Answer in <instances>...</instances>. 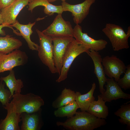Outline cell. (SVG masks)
Instances as JSON below:
<instances>
[{
	"label": "cell",
	"mask_w": 130,
	"mask_h": 130,
	"mask_svg": "<svg viewBox=\"0 0 130 130\" xmlns=\"http://www.w3.org/2000/svg\"><path fill=\"white\" fill-rule=\"evenodd\" d=\"M75 115L64 122H57V125L70 130H93L107 124L104 119L97 118L86 111L76 112Z\"/></svg>",
	"instance_id": "cell-1"
},
{
	"label": "cell",
	"mask_w": 130,
	"mask_h": 130,
	"mask_svg": "<svg viewBox=\"0 0 130 130\" xmlns=\"http://www.w3.org/2000/svg\"><path fill=\"white\" fill-rule=\"evenodd\" d=\"M12 98L11 102L13 108L16 112L20 114L37 111L44 104L43 100L40 96L32 93L24 95L20 93H14Z\"/></svg>",
	"instance_id": "cell-2"
},
{
	"label": "cell",
	"mask_w": 130,
	"mask_h": 130,
	"mask_svg": "<svg viewBox=\"0 0 130 130\" xmlns=\"http://www.w3.org/2000/svg\"><path fill=\"white\" fill-rule=\"evenodd\" d=\"M130 27H128L126 33L119 26L110 23L106 24L102 31L109 39L113 50L117 51L129 48L128 39L130 36Z\"/></svg>",
	"instance_id": "cell-3"
},
{
	"label": "cell",
	"mask_w": 130,
	"mask_h": 130,
	"mask_svg": "<svg viewBox=\"0 0 130 130\" xmlns=\"http://www.w3.org/2000/svg\"><path fill=\"white\" fill-rule=\"evenodd\" d=\"M89 50L74 38L68 45L64 55L62 66L59 77L56 80L58 83L65 80L71 65L75 58L84 52L87 53Z\"/></svg>",
	"instance_id": "cell-4"
},
{
	"label": "cell",
	"mask_w": 130,
	"mask_h": 130,
	"mask_svg": "<svg viewBox=\"0 0 130 130\" xmlns=\"http://www.w3.org/2000/svg\"><path fill=\"white\" fill-rule=\"evenodd\" d=\"M40 45L37 50L39 57L52 73H57L54 63L52 41L51 38L36 29Z\"/></svg>",
	"instance_id": "cell-5"
},
{
	"label": "cell",
	"mask_w": 130,
	"mask_h": 130,
	"mask_svg": "<svg viewBox=\"0 0 130 130\" xmlns=\"http://www.w3.org/2000/svg\"><path fill=\"white\" fill-rule=\"evenodd\" d=\"M42 32L51 39L63 37H74L73 28L70 22L64 20L62 14H58L52 23Z\"/></svg>",
	"instance_id": "cell-6"
},
{
	"label": "cell",
	"mask_w": 130,
	"mask_h": 130,
	"mask_svg": "<svg viewBox=\"0 0 130 130\" xmlns=\"http://www.w3.org/2000/svg\"><path fill=\"white\" fill-rule=\"evenodd\" d=\"M28 58L25 52L18 49L7 54L0 52V73L10 71L16 66L25 65Z\"/></svg>",
	"instance_id": "cell-7"
},
{
	"label": "cell",
	"mask_w": 130,
	"mask_h": 130,
	"mask_svg": "<svg viewBox=\"0 0 130 130\" xmlns=\"http://www.w3.org/2000/svg\"><path fill=\"white\" fill-rule=\"evenodd\" d=\"M102 64L105 75L110 78H114L117 82L126 69V66L124 62L114 55L104 57L102 58Z\"/></svg>",
	"instance_id": "cell-8"
},
{
	"label": "cell",
	"mask_w": 130,
	"mask_h": 130,
	"mask_svg": "<svg viewBox=\"0 0 130 130\" xmlns=\"http://www.w3.org/2000/svg\"><path fill=\"white\" fill-rule=\"evenodd\" d=\"M96 0H85L83 2L75 5L70 4L65 1L61 5L64 11L71 12L74 22L76 24L81 23L88 14L90 8Z\"/></svg>",
	"instance_id": "cell-9"
},
{
	"label": "cell",
	"mask_w": 130,
	"mask_h": 130,
	"mask_svg": "<svg viewBox=\"0 0 130 130\" xmlns=\"http://www.w3.org/2000/svg\"><path fill=\"white\" fill-rule=\"evenodd\" d=\"M73 31L74 37L76 40L89 50L98 52L105 48L107 44V42L104 40L95 39L90 37L87 33L83 32L82 28L79 24L76 25Z\"/></svg>",
	"instance_id": "cell-10"
},
{
	"label": "cell",
	"mask_w": 130,
	"mask_h": 130,
	"mask_svg": "<svg viewBox=\"0 0 130 130\" xmlns=\"http://www.w3.org/2000/svg\"><path fill=\"white\" fill-rule=\"evenodd\" d=\"M73 37L57 38L52 39L53 43L54 63L57 73L59 75L62 66L63 58L67 47L72 40Z\"/></svg>",
	"instance_id": "cell-11"
},
{
	"label": "cell",
	"mask_w": 130,
	"mask_h": 130,
	"mask_svg": "<svg viewBox=\"0 0 130 130\" xmlns=\"http://www.w3.org/2000/svg\"><path fill=\"white\" fill-rule=\"evenodd\" d=\"M29 3V0H15L11 4L0 10L3 24L11 25L16 21L21 11Z\"/></svg>",
	"instance_id": "cell-12"
},
{
	"label": "cell",
	"mask_w": 130,
	"mask_h": 130,
	"mask_svg": "<svg viewBox=\"0 0 130 130\" xmlns=\"http://www.w3.org/2000/svg\"><path fill=\"white\" fill-rule=\"evenodd\" d=\"M106 83V90L100 95L106 102H111L113 100L120 98L126 99L130 98V95L124 92L113 78H107Z\"/></svg>",
	"instance_id": "cell-13"
},
{
	"label": "cell",
	"mask_w": 130,
	"mask_h": 130,
	"mask_svg": "<svg viewBox=\"0 0 130 130\" xmlns=\"http://www.w3.org/2000/svg\"><path fill=\"white\" fill-rule=\"evenodd\" d=\"M3 107L7 110V114L5 119L0 120V130H20L19 123L21 121V114L13 109L11 102Z\"/></svg>",
	"instance_id": "cell-14"
},
{
	"label": "cell",
	"mask_w": 130,
	"mask_h": 130,
	"mask_svg": "<svg viewBox=\"0 0 130 130\" xmlns=\"http://www.w3.org/2000/svg\"><path fill=\"white\" fill-rule=\"evenodd\" d=\"M91 58L94 66V73L98 78L100 92L102 94L105 90L104 88L107 78L102 64V58L98 51L90 50L87 53Z\"/></svg>",
	"instance_id": "cell-15"
},
{
	"label": "cell",
	"mask_w": 130,
	"mask_h": 130,
	"mask_svg": "<svg viewBox=\"0 0 130 130\" xmlns=\"http://www.w3.org/2000/svg\"><path fill=\"white\" fill-rule=\"evenodd\" d=\"M35 23V22L32 23L30 22L28 24L24 25L20 24L16 20L14 23L11 25L12 27H14L19 31L20 36L25 39L29 49L32 51H37L39 47V45L32 41L30 38L31 35L33 32L32 27Z\"/></svg>",
	"instance_id": "cell-16"
},
{
	"label": "cell",
	"mask_w": 130,
	"mask_h": 130,
	"mask_svg": "<svg viewBox=\"0 0 130 130\" xmlns=\"http://www.w3.org/2000/svg\"><path fill=\"white\" fill-rule=\"evenodd\" d=\"M38 111L32 113L23 112L21 113V121L22 123L20 127V130H39L40 118L39 114L38 113Z\"/></svg>",
	"instance_id": "cell-17"
},
{
	"label": "cell",
	"mask_w": 130,
	"mask_h": 130,
	"mask_svg": "<svg viewBox=\"0 0 130 130\" xmlns=\"http://www.w3.org/2000/svg\"><path fill=\"white\" fill-rule=\"evenodd\" d=\"M98 98V100L92 102L87 111L97 118L106 119L108 115V108L100 95Z\"/></svg>",
	"instance_id": "cell-18"
},
{
	"label": "cell",
	"mask_w": 130,
	"mask_h": 130,
	"mask_svg": "<svg viewBox=\"0 0 130 130\" xmlns=\"http://www.w3.org/2000/svg\"><path fill=\"white\" fill-rule=\"evenodd\" d=\"M28 10L32 12L33 9L39 6L44 7V13L51 16L54 13L62 14L64 12L62 5L56 6L53 5L49 2L48 0H35L28 4Z\"/></svg>",
	"instance_id": "cell-19"
},
{
	"label": "cell",
	"mask_w": 130,
	"mask_h": 130,
	"mask_svg": "<svg viewBox=\"0 0 130 130\" xmlns=\"http://www.w3.org/2000/svg\"><path fill=\"white\" fill-rule=\"evenodd\" d=\"M22 45V42L12 36L8 34L0 37V52L7 54L19 49Z\"/></svg>",
	"instance_id": "cell-20"
},
{
	"label": "cell",
	"mask_w": 130,
	"mask_h": 130,
	"mask_svg": "<svg viewBox=\"0 0 130 130\" xmlns=\"http://www.w3.org/2000/svg\"><path fill=\"white\" fill-rule=\"evenodd\" d=\"M96 87V84L93 83L91 89L87 93L82 94L79 92H75V101L81 111H87L91 103L95 100L93 94Z\"/></svg>",
	"instance_id": "cell-21"
},
{
	"label": "cell",
	"mask_w": 130,
	"mask_h": 130,
	"mask_svg": "<svg viewBox=\"0 0 130 130\" xmlns=\"http://www.w3.org/2000/svg\"><path fill=\"white\" fill-rule=\"evenodd\" d=\"M0 81H4L9 88L13 96L14 93H21V88L23 87V83L21 79H16L14 71H10L9 74L5 77H1Z\"/></svg>",
	"instance_id": "cell-22"
},
{
	"label": "cell",
	"mask_w": 130,
	"mask_h": 130,
	"mask_svg": "<svg viewBox=\"0 0 130 130\" xmlns=\"http://www.w3.org/2000/svg\"><path fill=\"white\" fill-rule=\"evenodd\" d=\"M75 99V92L65 88L59 96L53 102L52 105L54 108L57 109L73 102Z\"/></svg>",
	"instance_id": "cell-23"
},
{
	"label": "cell",
	"mask_w": 130,
	"mask_h": 130,
	"mask_svg": "<svg viewBox=\"0 0 130 130\" xmlns=\"http://www.w3.org/2000/svg\"><path fill=\"white\" fill-rule=\"evenodd\" d=\"M79 107L75 101L66 105L57 108L54 112V115L56 117L67 118L73 116L76 112Z\"/></svg>",
	"instance_id": "cell-24"
},
{
	"label": "cell",
	"mask_w": 130,
	"mask_h": 130,
	"mask_svg": "<svg viewBox=\"0 0 130 130\" xmlns=\"http://www.w3.org/2000/svg\"><path fill=\"white\" fill-rule=\"evenodd\" d=\"M114 114L120 117L118 119L120 123L126 125L128 129H130V104L127 103L122 105Z\"/></svg>",
	"instance_id": "cell-25"
},
{
	"label": "cell",
	"mask_w": 130,
	"mask_h": 130,
	"mask_svg": "<svg viewBox=\"0 0 130 130\" xmlns=\"http://www.w3.org/2000/svg\"><path fill=\"white\" fill-rule=\"evenodd\" d=\"M5 84L3 81H0V102L2 105L5 106L9 103L12 98V96L9 90L5 88Z\"/></svg>",
	"instance_id": "cell-26"
},
{
	"label": "cell",
	"mask_w": 130,
	"mask_h": 130,
	"mask_svg": "<svg viewBox=\"0 0 130 130\" xmlns=\"http://www.w3.org/2000/svg\"><path fill=\"white\" fill-rule=\"evenodd\" d=\"M123 77L120 78L117 82L120 87L124 90L130 88V65L126 66V70Z\"/></svg>",
	"instance_id": "cell-27"
},
{
	"label": "cell",
	"mask_w": 130,
	"mask_h": 130,
	"mask_svg": "<svg viewBox=\"0 0 130 130\" xmlns=\"http://www.w3.org/2000/svg\"><path fill=\"white\" fill-rule=\"evenodd\" d=\"M5 27H7L12 29L13 30V32L17 35L19 36L20 33L19 32H17L16 31L14 30L13 28V27L11 25H7L3 24L0 25V35L2 36H4L6 35L5 31L2 28Z\"/></svg>",
	"instance_id": "cell-28"
},
{
	"label": "cell",
	"mask_w": 130,
	"mask_h": 130,
	"mask_svg": "<svg viewBox=\"0 0 130 130\" xmlns=\"http://www.w3.org/2000/svg\"><path fill=\"white\" fill-rule=\"evenodd\" d=\"M15 0H0V10L8 6Z\"/></svg>",
	"instance_id": "cell-29"
},
{
	"label": "cell",
	"mask_w": 130,
	"mask_h": 130,
	"mask_svg": "<svg viewBox=\"0 0 130 130\" xmlns=\"http://www.w3.org/2000/svg\"><path fill=\"white\" fill-rule=\"evenodd\" d=\"M3 24V20L1 15L0 13V25Z\"/></svg>",
	"instance_id": "cell-30"
},
{
	"label": "cell",
	"mask_w": 130,
	"mask_h": 130,
	"mask_svg": "<svg viewBox=\"0 0 130 130\" xmlns=\"http://www.w3.org/2000/svg\"><path fill=\"white\" fill-rule=\"evenodd\" d=\"M57 0H48V1L49 2L51 3V2H54ZM61 0L62 1V2H64V1H65L66 0Z\"/></svg>",
	"instance_id": "cell-31"
},
{
	"label": "cell",
	"mask_w": 130,
	"mask_h": 130,
	"mask_svg": "<svg viewBox=\"0 0 130 130\" xmlns=\"http://www.w3.org/2000/svg\"><path fill=\"white\" fill-rule=\"evenodd\" d=\"M35 0H29V3H30Z\"/></svg>",
	"instance_id": "cell-32"
}]
</instances>
